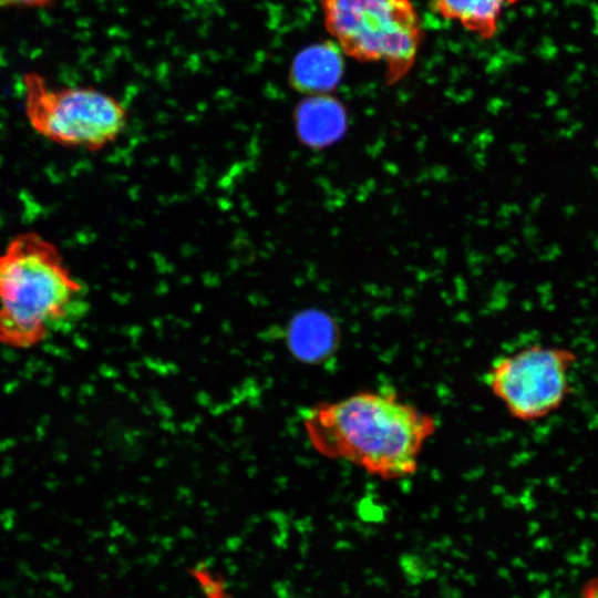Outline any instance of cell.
Here are the masks:
<instances>
[{
    "mask_svg": "<svg viewBox=\"0 0 598 598\" xmlns=\"http://www.w3.org/2000/svg\"><path fill=\"white\" fill-rule=\"evenodd\" d=\"M581 598H598V577L589 579L581 588Z\"/></svg>",
    "mask_w": 598,
    "mask_h": 598,
    "instance_id": "cell-12",
    "label": "cell"
},
{
    "mask_svg": "<svg viewBox=\"0 0 598 598\" xmlns=\"http://www.w3.org/2000/svg\"><path fill=\"white\" fill-rule=\"evenodd\" d=\"M401 567L404 575L413 582L425 579L429 574L426 564L415 555H404L401 560Z\"/></svg>",
    "mask_w": 598,
    "mask_h": 598,
    "instance_id": "cell-10",
    "label": "cell"
},
{
    "mask_svg": "<svg viewBox=\"0 0 598 598\" xmlns=\"http://www.w3.org/2000/svg\"><path fill=\"white\" fill-rule=\"evenodd\" d=\"M343 73L341 50L331 42L309 45L297 53L289 70V83L308 95L331 92Z\"/></svg>",
    "mask_w": 598,
    "mask_h": 598,
    "instance_id": "cell-6",
    "label": "cell"
},
{
    "mask_svg": "<svg viewBox=\"0 0 598 598\" xmlns=\"http://www.w3.org/2000/svg\"><path fill=\"white\" fill-rule=\"evenodd\" d=\"M518 0H431L432 10L441 18L455 21L464 29L489 40L498 30L506 6Z\"/></svg>",
    "mask_w": 598,
    "mask_h": 598,
    "instance_id": "cell-8",
    "label": "cell"
},
{
    "mask_svg": "<svg viewBox=\"0 0 598 598\" xmlns=\"http://www.w3.org/2000/svg\"><path fill=\"white\" fill-rule=\"evenodd\" d=\"M55 0H0V8H33L49 4Z\"/></svg>",
    "mask_w": 598,
    "mask_h": 598,
    "instance_id": "cell-11",
    "label": "cell"
},
{
    "mask_svg": "<svg viewBox=\"0 0 598 598\" xmlns=\"http://www.w3.org/2000/svg\"><path fill=\"white\" fill-rule=\"evenodd\" d=\"M346 122L341 104L328 94L309 95L296 110L298 136L312 147L327 146L338 140Z\"/></svg>",
    "mask_w": 598,
    "mask_h": 598,
    "instance_id": "cell-7",
    "label": "cell"
},
{
    "mask_svg": "<svg viewBox=\"0 0 598 598\" xmlns=\"http://www.w3.org/2000/svg\"><path fill=\"white\" fill-rule=\"evenodd\" d=\"M577 361L568 348L532 344L495 359L484 380L513 419L535 422L565 403Z\"/></svg>",
    "mask_w": 598,
    "mask_h": 598,
    "instance_id": "cell-5",
    "label": "cell"
},
{
    "mask_svg": "<svg viewBox=\"0 0 598 598\" xmlns=\"http://www.w3.org/2000/svg\"><path fill=\"white\" fill-rule=\"evenodd\" d=\"M310 445L321 456L386 480L412 475L436 420L389 390H365L303 412Z\"/></svg>",
    "mask_w": 598,
    "mask_h": 598,
    "instance_id": "cell-1",
    "label": "cell"
},
{
    "mask_svg": "<svg viewBox=\"0 0 598 598\" xmlns=\"http://www.w3.org/2000/svg\"><path fill=\"white\" fill-rule=\"evenodd\" d=\"M323 22L340 50L360 62H381L389 81L412 68L423 35L411 0H321Z\"/></svg>",
    "mask_w": 598,
    "mask_h": 598,
    "instance_id": "cell-3",
    "label": "cell"
},
{
    "mask_svg": "<svg viewBox=\"0 0 598 598\" xmlns=\"http://www.w3.org/2000/svg\"><path fill=\"white\" fill-rule=\"evenodd\" d=\"M336 328L331 318L318 311L297 316L289 327L290 350L299 359L316 361L327 357L336 342Z\"/></svg>",
    "mask_w": 598,
    "mask_h": 598,
    "instance_id": "cell-9",
    "label": "cell"
},
{
    "mask_svg": "<svg viewBox=\"0 0 598 598\" xmlns=\"http://www.w3.org/2000/svg\"><path fill=\"white\" fill-rule=\"evenodd\" d=\"M85 289L42 235L14 236L0 255V344L29 349L83 315Z\"/></svg>",
    "mask_w": 598,
    "mask_h": 598,
    "instance_id": "cell-2",
    "label": "cell"
},
{
    "mask_svg": "<svg viewBox=\"0 0 598 598\" xmlns=\"http://www.w3.org/2000/svg\"><path fill=\"white\" fill-rule=\"evenodd\" d=\"M22 84L28 122L55 144L94 152L113 143L126 127L123 103L101 90L54 87L33 71L23 75Z\"/></svg>",
    "mask_w": 598,
    "mask_h": 598,
    "instance_id": "cell-4",
    "label": "cell"
}]
</instances>
